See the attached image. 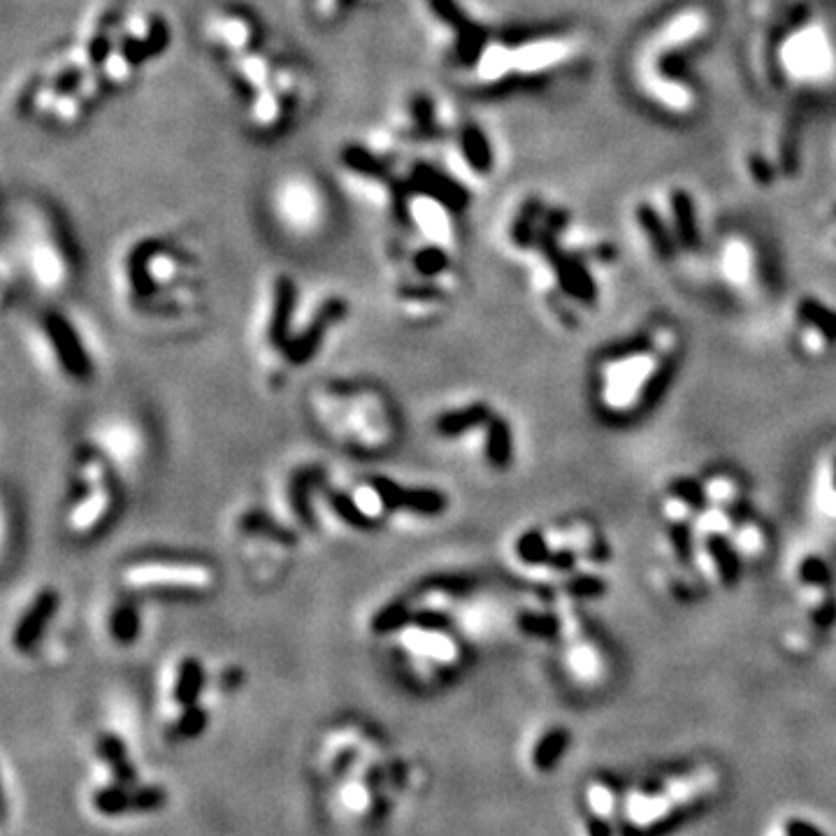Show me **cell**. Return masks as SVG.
<instances>
[{"instance_id":"cell-1","label":"cell","mask_w":836,"mask_h":836,"mask_svg":"<svg viewBox=\"0 0 836 836\" xmlns=\"http://www.w3.org/2000/svg\"><path fill=\"white\" fill-rule=\"evenodd\" d=\"M718 771L697 767L683 774L639 785L625 795V827L634 834H646L672 823L679 813L693 809L718 788Z\"/></svg>"},{"instance_id":"cell-2","label":"cell","mask_w":836,"mask_h":836,"mask_svg":"<svg viewBox=\"0 0 836 836\" xmlns=\"http://www.w3.org/2000/svg\"><path fill=\"white\" fill-rule=\"evenodd\" d=\"M425 35L446 66L472 72L486 49V33L463 0H418Z\"/></svg>"},{"instance_id":"cell-3","label":"cell","mask_w":836,"mask_h":836,"mask_svg":"<svg viewBox=\"0 0 836 836\" xmlns=\"http://www.w3.org/2000/svg\"><path fill=\"white\" fill-rule=\"evenodd\" d=\"M386 124L412 151H432L451 138L460 117L435 91L409 89L391 105Z\"/></svg>"},{"instance_id":"cell-4","label":"cell","mask_w":836,"mask_h":836,"mask_svg":"<svg viewBox=\"0 0 836 836\" xmlns=\"http://www.w3.org/2000/svg\"><path fill=\"white\" fill-rule=\"evenodd\" d=\"M270 212L277 226L295 237L321 233L330 219L326 184L309 170H288L272 184Z\"/></svg>"},{"instance_id":"cell-5","label":"cell","mask_w":836,"mask_h":836,"mask_svg":"<svg viewBox=\"0 0 836 836\" xmlns=\"http://www.w3.org/2000/svg\"><path fill=\"white\" fill-rule=\"evenodd\" d=\"M309 96V82L298 66L291 61L277 72L272 82L251 96L244 107V124L251 133L261 138H275L288 131L300 117Z\"/></svg>"},{"instance_id":"cell-6","label":"cell","mask_w":836,"mask_h":836,"mask_svg":"<svg viewBox=\"0 0 836 836\" xmlns=\"http://www.w3.org/2000/svg\"><path fill=\"white\" fill-rule=\"evenodd\" d=\"M200 40L221 63L268 45L263 21L249 7L221 3L200 17Z\"/></svg>"},{"instance_id":"cell-7","label":"cell","mask_w":836,"mask_h":836,"mask_svg":"<svg viewBox=\"0 0 836 836\" xmlns=\"http://www.w3.org/2000/svg\"><path fill=\"white\" fill-rule=\"evenodd\" d=\"M144 70L161 61L172 47L168 14L154 5L128 3L119 28V45Z\"/></svg>"},{"instance_id":"cell-8","label":"cell","mask_w":836,"mask_h":836,"mask_svg":"<svg viewBox=\"0 0 836 836\" xmlns=\"http://www.w3.org/2000/svg\"><path fill=\"white\" fill-rule=\"evenodd\" d=\"M126 5V0H93L79 21L70 42L93 70H98L100 63L117 49Z\"/></svg>"},{"instance_id":"cell-9","label":"cell","mask_w":836,"mask_h":836,"mask_svg":"<svg viewBox=\"0 0 836 836\" xmlns=\"http://www.w3.org/2000/svg\"><path fill=\"white\" fill-rule=\"evenodd\" d=\"M26 263L45 288H59L68 275V256L54 223L42 214L28 216Z\"/></svg>"},{"instance_id":"cell-10","label":"cell","mask_w":836,"mask_h":836,"mask_svg":"<svg viewBox=\"0 0 836 836\" xmlns=\"http://www.w3.org/2000/svg\"><path fill=\"white\" fill-rule=\"evenodd\" d=\"M284 63L286 59L277 49L263 45L254 49V52L237 56V59L223 61L221 66L230 89L240 96L242 103H247L251 96H256L258 91L265 89V86L277 77V72L284 68Z\"/></svg>"},{"instance_id":"cell-11","label":"cell","mask_w":836,"mask_h":836,"mask_svg":"<svg viewBox=\"0 0 836 836\" xmlns=\"http://www.w3.org/2000/svg\"><path fill=\"white\" fill-rule=\"evenodd\" d=\"M126 581L138 588H186L203 590L212 581V572L200 565H163V562H147L128 569Z\"/></svg>"},{"instance_id":"cell-12","label":"cell","mask_w":836,"mask_h":836,"mask_svg":"<svg viewBox=\"0 0 836 836\" xmlns=\"http://www.w3.org/2000/svg\"><path fill=\"white\" fill-rule=\"evenodd\" d=\"M56 607H59V597L54 593H42L38 600L33 602V607L26 611L24 618L17 623V630H14V646H17L19 651L26 653L38 644L42 634H45L47 623L52 621Z\"/></svg>"},{"instance_id":"cell-13","label":"cell","mask_w":836,"mask_h":836,"mask_svg":"<svg viewBox=\"0 0 836 836\" xmlns=\"http://www.w3.org/2000/svg\"><path fill=\"white\" fill-rule=\"evenodd\" d=\"M386 507L391 509H412L418 514H439L446 507V500L437 490H405L388 481L379 484Z\"/></svg>"},{"instance_id":"cell-14","label":"cell","mask_w":836,"mask_h":836,"mask_svg":"<svg viewBox=\"0 0 836 836\" xmlns=\"http://www.w3.org/2000/svg\"><path fill=\"white\" fill-rule=\"evenodd\" d=\"M142 75V68L128 56L124 49L117 47L107 59L100 63L98 77L105 84L107 93L126 91L128 86L135 84V79Z\"/></svg>"},{"instance_id":"cell-15","label":"cell","mask_w":836,"mask_h":836,"mask_svg":"<svg viewBox=\"0 0 836 836\" xmlns=\"http://www.w3.org/2000/svg\"><path fill=\"white\" fill-rule=\"evenodd\" d=\"M569 746V732L562 730V727H551L546 730L542 737L535 741L530 751V765L539 774H549L551 769L560 765L562 755H565Z\"/></svg>"},{"instance_id":"cell-16","label":"cell","mask_w":836,"mask_h":836,"mask_svg":"<svg viewBox=\"0 0 836 836\" xmlns=\"http://www.w3.org/2000/svg\"><path fill=\"white\" fill-rule=\"evenodd\" d=\"M49 337H52L54 347L59 349L61 363L68 367L70 374H77V377L86 374V370H89V360H86L82 344H79L68 323L61 319H52V323H49Z\"/></svg>"},{"instance_id":"cell-17","label":"cell","mask_w":836,"mask_h":836,"mask_svg":"<svg viewBox=\"0 0 836 836\" xmlns=\"http://www.w3.org/2000/svg\"><path fill=\"white\" fill-rule=\"evenodd\" d=\"M98 755L107 762V767L112 769L117 783L133 788L135 781H138V771H135L131 758H128L124 739L117 737V734H105V737H100Z\"/></svg>"},{"instance_id":"cell-18","label":"cell","mask_w":836,"mask_h":836,"mask_svg":"<svg viewBox=\"0 0 836 836\" xmlns=\"http://www.w3.org/2000/svg\"><path fill=\"white\" fill-rule=\"evenodd\" d=\"M205 688V669L196 658L182 660V665L177 669L175 679V702L182 706V709H189V706H196L200 695H203Z\"/></svg>"},{"instance_id":"cell-19","label":"cell","mask_w":836,"mask_h":836,"mask_svg":"<svg viewBox=\"0 0 836 836\" xmlns=\"http://www.w3.org/2000/svg\"><path fill=\"white\" fill-rule=\"evenodd\" d=\"M300 3L305 7L307 17L323 28L344 24L358 7L356 0H300Z\"/></svg>"},{"instance_id":"cell-20","label":"cell","mask_w":836,"mask_h":836,"mask_svg":"<svg viewBox=\"0 0 836 836\" xmlns=\"http://www.w3.org/2000/svg\"><path fill=\"white\" fill-rule=\"evenodd\" d=\"M706 551H709L711 560L716 562L720 581H723L725 586H734V583L739 581L741 562L737 551L732 549V544L727 542L723 535H709L706 537Z\"/></svg>"},{"instance_id":"cell-21","label":"cell","mask_w":836,"mask_h":836,"mask_svg":"<svg viewBox=\"0 0 836 836\" xmlns=\"http://www.w3.org/2000/svg\"><path fill=\"white\" fill-rule=\"evenodd\" d=\"M93 809L107 818H119L126 816V813H133V788L121 783L107 785V788L93 795Z\"/></svg>"},{"instance_id":"cell-22","label":"cell","mask_w":836,"mask_h":836,"mask_svg":"<svg viewBox=\"0 0 836 836\" xmlns=\"http://www.w3.org/2000/svg\"><path fill=\"white\" fill-rule=\"evenodd\" d=\"M797 319L818 330L820 337H825L827 342H836V314L832 309L811 298H804L797 305Z\"/></svg>"},{"instance_id":"cell-23","label":"cell","mask_w":836,"mask_h":836,"mask_svg":"<svg viewBox=\"0 0 836 836\" xmlns=\"http://www.w3.org/2000/svg\"><path fill=\"white\" fill-rule=\"evenodd\" d=\"M486 421H490L488 407L486 405H474V407H467L465 412L444 414L437 421V430L446 437H456V435H463L465 430L477 428V425L486 423Z\"/></svg>"},{"instance_id":"cell-24","label":"cell","mask_w":836,"mask_h":836,"mask_svg":"<svg viewBox=\"0 0 836 836\" xmlns=\"http://www.w3.org/2000/svg\"><path fill=\"white\" fill-rule=\"evenodd\" d=\"M486 456L495 467H507L511 460V430L507 423L500 421V418H497V421H490Z\"/></svg>"},{"instance_id":"cell-25","label":"cell","mask_w":836,"mask_h":836,"mask_svg":"<svg viewBox=\"0 0 836 836\" xmlns=\"http://www.w3.org/2000/svg\"><path fill=\"white\" fill-rule=\"evenodd\" d=\"M207 723H209L207 711L200 704H196L182 711V716H179V720L175 723V730L182 739H198L200 734L207 730Z\"/></svg>"},{"instance_id":"cell-26","label":"cell","mask_w":836,"mask_h":836,"mask_svg":"<svg viewBox=\"0 0 836 836\" xmlns=\"http://www.w3.org/2000/svg\"><path fill=\"white\" fill-rule=\"evenodd\" d=\"M799 581L813 588H827L832 581L830 567H827V562L823 558L809 556L806 560H802V565H799Z\"/></svg>"},{"instance_id":"cell-27","label":"cell","mask_w":836,"mask_h":836,"mask_svg":"<svg viewBox=\"0 0 836 836\" xmlns=\"http://www.w3.org/2000/svg\"><path fill=\"white\" fill-rule=\"evenodd\" d=\"M138 630H140V623L133 607H124V609L114 611V616H112L114 639L121 641V644H131V641H135V637H138Z\"/></svg>"},{"instance_id":"cell-28","label":"cell","mask_w":836,"mask_h":836,"mask_svg":"<svg viewBox=\"0 0 836 836\" xmlns=\"http://www.w3.org/2000/svg\"><path fill=\"white\" fill-rule=\"evenodd\" d=\"M409 621H412V611L402 604H391V607L381 611V614L374 618V630L379 634H388L395 630H402Z\"/></svg>"},{"instance_id":"cell-29","label":"cell","mask_w":836,"mask_h":836,"mask_svg":"<svg viewBox=\"0 0 836 836\" xmlns=\"http://www.w3.org/2000/svg\"><path fill=\"white\" fill-rule=\"evenodd\" d=\"M518 556L525 562H549L551 558V551H549V544H546V539L539 535V532H528V535L521 537V542H518Z\"/></svg>"},{"instance_id":"cell-30","label":"cell","mask_w":836,"mask_h":836,"mask_svg":"<svg viewBox=\"0 0 836 836\" xmlns=\"http://www.w3.org/2000/svg\"><path fill=\"white\" fill-rule=\"evenodd\" d=\"M669 493H672L674 497H679V500L690 509H695V511L706 509V493L697 481H690V479L674 481L672 488H669Z\"/></svg>"},{"instance_id":"cell-31","label":"cell","mask_w":836,"mask_h":836,"mask_svg":"<svg viewBox=\"0 0 836 836\" xmlns=\"http://www.w3.org/2000/svg\"><path fill=\"white\" fill-rule=\"evenodd\" d=\"M168 804V795L156 785L149 788H133V813H151Z\"/></svg>"},{"instance_id":"cell-32","label":"cell","mask_w":836,"mask_h":836,"mask_svg":"<svg viewBox=\"0 0 836 836\" xmlns=\"http://www.w3.org/2000/svg\"><path fill=\"white\" fill-rule=\"evenodd\" d=\"M518 625H521L528 634H535V637H553V634H558V627H560L556 618L537 616V614L521 616L518 618Z\"/></svg>"},{"instance_id":"cell-33","label":"cell","mask_w":836,"mask_h":836,"mask_svg":"<svg viewBox=\"0 0 836 836\" xmlns=\"http://www.w3.org/2000/svg\"><path fill=\"white\" fill-rule=\"evenodd\" d=\"M641 221H644L646 233H648V237H651V240H653L655 249H658V254H660V256H672V242H669L667 233H665V230H662L660 221L655 219V214L646 212L644 216H641Z\"/></svg>"},{"instance_id":"cell-34","label":"cell","mask_w":836,"mask_h":836,"mask_svg":"<svg viewBox=\"0 0 836 836\" xmlns=\"http://www.w3.org/2000/svg\"><path fill=\"white\" fill-rule=\"evenodd\" d=\"M669 542L681 562H688L693 556V537H690L688 525H669Z\"/></svg>"},{"instance_id":"cell-35","label":"cell","mask_w":836,"mask_h":836,"mask_svg":"<svg viewBox=\"0 0 836 836\" xmlns=\"http://www.w3.org/2000/svg\"><path fill=\"white\" fill-rule=\"evenodd\" d=\"M604 581L597 579V576L579 574L569 581V593L574 597H600L604 593Z\"/></svg>"},{"instance_id":"cell-36","label":"cell","mask_w":836,"mask_h":836,"mask_svg":"<svg viewBox=\"0 0 836 836\" xmlns=\"http://www.w3.org/2000/svg\"><path fill=\"white\" fill-rule=\"evenodd\" d=\"M776 836H825V834L820 832L818 827L806 823V820L788 818V820H783L781 825H778Z\"/></svg>"},{"instance_id":"cell-37","label":"cell","mask_w":836,"mask_h":836,"mask_svg":"<svg viewBox=\"0 0 836 836\" xmlns=\"http://www.w3.org/2000/svg\"><path fill=\"white\" fill-rule=\"evenodd\" d=\"M358 7H374V5H381L384 0H356Z\"/></svg>"},{"instance_id":"cell-38","label":"cell","mask_w":836,"mask_h":836,"mask_svg":"<svg viewBox=\"0 0 836 836\" xmlns=\"http://www.w3.org/2000/svg\"><path fill=\"white\" fill-rule=\"evenodd\" d=\"M834 488H836V463H834Z\"/></svg>"}]
</instances>
